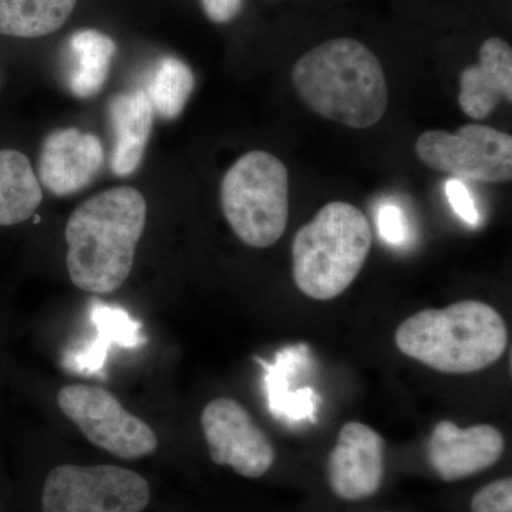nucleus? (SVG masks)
<instances>
[{
    "label": "nucleus",
    "mask_w": 512,
    "mask_h": 512,
    "mask_svg": "<svg viewBox=\"0 0 512 512\" xmlns=\"http://www.w3.org/2000/svg\"><path fill=\"white\" fill-rule=\"evenodd\" d=\"M147 222V202L131 187L94 195L66 225L67 271L82 291L107 295L127 281Z\"/></svg>",
    "instance_id": "obj_1"
},
{
    "label": "nucleus",
    "mask_w": 512,
    "mask_h": 512,
    "mask_svg": "<svg viewBox=\"0 0 512 512\" xmlns=\"http://www.w3.org/2000/svg\"><path fill=\"white\" fill-rule=\"evenodd\" d=\"M292 82L309 109L357 130L379 123L389 104L382 64L355 39L313 47L293 66Z\"/></svg>",
    "instance_id": "obj_2"
},
{
    "label": "nucleus",
    "mask_w": 512,
    "mask_h": 512,
    "mask_svg": "<svg viewBox=\"0 0 512 512\" xmlns=\"http://www.w3.org/2000/svg\"><path fill=\"white\" fill-rule=\"evenodd\" d=\"M394 340L403 355L431 369L466 375L480 372L504 355L508 332L493 306L461 301L403 320Z\"/></svg>",
    "instance_id": "obj_3"
},
{
    "label": "nucleus",
    "mask_w": 512,
    "mask_h": 512,
    "mask_svg": "<svg viewBox=\"0 0 512 512\" xmlns=\"http://www.w3.org/2000/svg\"><path fill=\"white\" fill-rule=\"evenodd\" d=\"M372 229L359 208L335 201L303 225L292 244L293 279L299 291L316 301L342 295L362 271Z\"/></svg>",
    "instance_id": "obj_4"
},
{
    "label": "nucleus",
    "mask_w": 512,
    "mask_h": 512,
    "mask_svg": "<svg viewBox=\"0 0 512 512\" xmlns=\"http://www.w3.org/2000/svg\"><path fill=\"white\" fill-rule=\"evenodd\" d=\"M221 205L232 231L252 248H268L284 235L289 220V175L278 157L251 151L229 168Z\"/></svg>",
    "instance_id": "obj_5"
},
{
    "label": "nucleus",
    "mask_w": 512,
    "mask_h": 512,
    "mask_svg": "<svg viewBox=\"0 0 512 512\" xmlns=\"http://www.w3.org/2000/svg\"><path fill=\"white\" fill-rule=\"evenodd\" d=\"M151 500L146 478L117 466L53 468L43 487V512H141Z\"/></svg>",
    "instance_id": "obj_6"
},
{
    "label": "nucleus",
    "mask_w": 512,
    "mask_h": 512,
    "mask_svg": "<svg viewBox=\"0 0 512 512\" xmlns=\"http://www.w3.org/2000/svg\"><path fill=\"white\" fill-rule=\"evenodd\" d=\"M57 404L90 443L113 456L137 460L157 450L156 431L103 387L69 384L60 390Z\"/></svg>",
    "instance_id": "obj_7"
},
{
    "label": "nucleus",
    "mask_w": 512,
    "mask_h": 512,
    "mask_svg": "<svg viewBox=\"0 0 512 512\" xmlns=\"http://www.w3.org/2000/svg\"><path fill=\"white\" fill-rule=\"evenodd\" d=\"M416 153L427 167L458 180L498 184L512 178V137L493 127L467 124L456 133L426 131Z\"/></svg>",
    "instance_id": "obj_8"
},
{
    "label": "nucleus",
    "mask_w": 512,
    "mask_h": 512,
    "mask_svg": "<svg viewBox=\"0 0 512 512\" xmlns=\"http://www.w3.org/2000/svg\"><path fill=\"white\" fill-rule=\"evenodd\" d=\"M201 426L212 461L218 466L231 467L247 478L262 477L274 466L271 440L237 400H212L202 410Z\"/></svg>",
    "instance_id": "obj_9"
},
{
    "label": "nucleus",
    "mask_w": 512,
    "mask_h": 512,
    "mask_svg": "<svg viewBox=\"0 0 512 512\" xmlns=\"http://www.w3.org/2000/svg\"><path fill=\"white\" fill-rule=\"evenodd\" d=\"M383 437L372 427L349 421L339 431L328 460V481L342 500L360 501L380 490L384 477Z\"/></svg>",
    "instance_id": "obj_10"
},
{
    "label": "nucleus",
    "mask_w": 512,
    "mask_h": 512,
    "mask_svg": "<svg viewBox=\"0 0 512 512\" xmlns=\"http://www.w3.org/2000/svg\"><path fill=\"white\" fill-rule=\"evenodd\" d=\"M505 450L503 434L490 424L460 429L453 421L436 424L426 454L430 467L444 481L474 476L500 461Z\"/></svg>",
    "instance_id": "obj_11"
},
{
    "label": "nucleus",
    "mask_w": 512,
    "mask_h": 512,
    "mask_svg": "<svg viewBox=\"0 0 512 512\" xmlns=\"http://www.w3.org/2000/svg\"><path fill=\"white\" fill-rule=\"evenodd\" d=\"M104 163L99 138L77 128L53 131L43 141L39 183L59 197L74 194L92 183Z\"/></svg>",
    "instance_id": "obj_12"
},
{
    "label": "nucleus",
    "mask_w": 512,
    "mask_h": 512,
    "mask_svg": "<svg viewBox=\"0 0 512 512\" xmlns=\"http://www.w3.org/2000/svg\"><path fill=\"white\" fill-rule=\"evenodd\" d=\"M265 370L266 403L275 419L296 424L315 423L320 396L309 384H301L311 369V349L306 343L286 346L272 363L256 359Z\"/></svg>",
    "instance_id": "obj_13"
},
{
    "label": "nucleus",
    "mask_w": 512,
    "mask_h": 512,
    "mask_svg": "<svg viewBox=\"0 0 512 512\" xmlns=\"http://www.w3.org/2000/svg\"><path fill=\"white\" fill-rule=\"evenodd\" d=\"M480 62L461 73L458 104L468 117L484 120L501 100H512V49L500 37L480 47Z\"/></svg>",
    "instance_id": "obj_14"
},
{
    "label": "nucleus",
    "mask_w": 512,
    "mask_h": 512,
    "mask_svg": "<svg viewBox=\"0 0 512 512\" xmlns=\"http://www.w3.org/2000/svg\"><path fill=\"white\" fill-rule=\"evenodd\" d=\"M92 322L96 328L93 338L64 356L63 366L70 372L87 377L103 376L107 352L113 346L137 348L146 340L141 323L120 306L94 302Z\"/></svg>",
    "instance_id": "obj_15"
},
{
    "label": "nucleus",
    "mask_w": 512,
    "mask_h": 512,
    "mask_svg": "<svg viewBox=\"0 0 512 512\" xmlns=\"http://www.w3.org/2000/svg\"><path fill=\"white\" fill-rule=\"evenodd\" d=\"M109 113L114 130L111 170L119 177H126L133 174L143 161L153 130L154 109L147 93L136 90L113 97Z\"/></svg>",
    "instance_id": "obj_16"
},
{
    "label": "nucleus",
    "mask_w": 512,
    "mask_h": 512,
    "mask_svg": "<svg viewBox=\"0 0 512 512\" xmlns=\"http://www.w3.org/2000/svg\"><path fill=\"white\" fill-rule=\"evenodd\" d=\"M42 200L29 158L20 151L0 150V227L28 221Z\"/></svg>",
    "instance_id": "obj_17"
},
{
    "label": "nucleus",
    "mask_w": 512,
    "mask_h": 512,
    "mask_svg": "<svg viewBox=\"0 0 512 512\" xmlns=\"http://www.w3.org/2000/svg\"><path fill=\"white\" fill-rule=\"evenodd\" d=\"M69 49L73 62L67 79L70 90L74 96L89 99L103 89L116 45L99 30L84 29L70 37Z\"/></svg>",
    "instance_id": "obj_18"
},
{
    "label": "nucleus",
    "mask_w": 512,
    "mask_h": 512,
    "mask_svg": "<svg viewBox=\"0 0 512 512\" xmlns=\"http://www.w3.org/2000/svg\"><path fill=\"white\" fill-rule=\"evenodd\" d=\"M77 0H0V35L42 37L55 33L72 15Z\"/></svg>",
    "instance_id": "obj_19"
},
{
    "label": "nucleus",
    "mask_w": 512,
    "mask_h": 512,
    "mask_svg": "<svg viewBox=\"0 0 512 512\" xmlns=\"http://www.w3.org/2000/svg\"><path fill=\"white\" fill-rule=\"evenodd\" d=\"M194 84V74L187 64L177 57H165L158 64L146 93L161 117L174 120L187 106Z\"/></svg>",
    "instance_id": "obj_20"
},
{
    "label": "nucleus",
    "mask_w": 512,
    "mask_h": 512,
    "mask_svg": "<svg viewBox=\"0 0 512 512\" xmlns=\"http://www.w3.org/2000/svg\"><path fill=\"white\" fill-rule=\"evenodd\" d=\"M471 512H512L511 478H501L481 488L471 500Z\"/></svg>",
    "instance_id": "obj_21"
},
{
    "label": "nucleus",
    "mask_w": 512,
    "mask_h": 512,
    "mask_svg": "<svg viewBox=\"0 0 512 512\" xmlns=\"http://www.w3.org/2000/svg\"><path fill=\"white\" fill-rule=\"evenodd\" d=\"M380 237L390 245H402L407 239L406 217L402 208L394 204H386L380 208L377 217Z\"/></svg>",
    "instance_id": "obj_22"
},
{
    "label": "nucleus",
    "mask_w": 512,
    "mask_h": 512,
    "mask_svg": "<svg viewBox=\"0 0 512 512\" xmlns=\"http://www.w3.org/2000/svg\"><path fill=\"white\" fill-rule=\"evenodd\" d=\"M446 194L451 208L466 224L476 227L480 221L476 204L471 198L470 191L458 178H450L446 184Z\"/></svg>",
    "instance_id": "obj_23"
},
{
    "label": "nucleus",
    "mask_w": 512,
    "mask_h": 512,
    "mask_svg": "<svg viewBox=\"0 0 512 512\" xmlns=\"http://www.w3.org/2000/svg\"><path fill=\"white\" fill-rule=\"evenodd\" d=\"M201 5L212 22L227 23L241 12L242 0H201Z\"/></svg>",
    "instance_id": "obj_24"
}]
</instances>
